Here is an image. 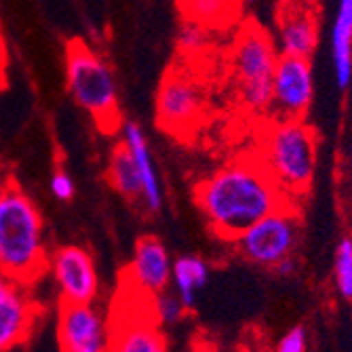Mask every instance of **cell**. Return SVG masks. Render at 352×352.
Wrapping results in <instances>:
<instances>
[{
    "label": "cell",
    "instance_id": "cell-24",
    "mask_svg": "<svg viewBox=\"0 0 352 352\" xmlns=\"http://www.w3.org/2000/svg\"><path fill=\"white\" fill-rule=\"evenodd\" d=\"M51 192L59 201H70L74 197V182L66 171H57L51 177Z\"/></svg>",
    "mask_w": 352,
    "mask_h": 352
},
{
    "label": "cell",
    "instance_id": "cell-12",
    "mask_svg": "<svg viewBox=\"0 0 352 352\" xmlns=\"http://www.w3.org/2000/svg\"><path fill=\"white\" fill-rule=\"evenodd\" d=\"M25 287L0 272V352L21 344L34 325V304Z\"/></svg>",
    "mask_w": 352,
    "mask_h": 352
},
{
    "label": "cell",
    "instance_id": "cell-27",
    "mask_svg": "<svg viewBox=\"0 0 352 352\" xmlns=\"http://www.w3.org/2000/svg\"><path fill=\"white\" fill-rule=\"evenodd\" d=\"M199 352H211V350H205V348H203V350H199Z\"/></svg>",
    "mask_w": 352,
    "mask_h": 352
},
{
    "label": "cell",
    "instance_id": "cell-18",
    "mask_svg": "<svg viewBox=\"0 0 352 352\" xmlns=\"http://www.w3.org/2000/svg\"><path fill=\"white\" fill-rule=\"evenodd\" d=\"M207 278H209V266L205 264V260L197 258V255H184V258L173 262L171 280L186 308H192L197 304V294L207 285Z\"/></svg>",
    "mask_w": 352,
    "mask_h": 352
},
{
    "label": "cell",
    "instance_id": "cell-25",
    "mask_svg": "<svg viewBox=\"0 0 352 352\" xmlns=\"http://www.w3.org/2000/svg\"><path fill=\"white\" fill-rule=\"evenodd\" d=\"M274 268H276V272H278V274L287 276V274H294V270H296V262H294V258H285V260H283L280 264H276Z\"/></svg>",
    "mask_w": 352,
    "mask_h": 352
},
{
    "label": "cell",
    "instance_id": "cell-13",
    "mask_svg": "<svg viewBox=\"0 0 352 352\" xmlns=\"http://www.w3.org/2000/svg\"><path fill=\"white\" fill-rule=\"evenodd\" d=\"M110 352H167L165 338L148 312L129 308L110 327Z\"/></svg>",
    "mask_w": 352,
    "mask_h": 352
},
{
    "label": "cell",
    "instance_id": "cell-9",
    "mask_svg": "<svg viewBox=\"0 0 352 352\" xmlns=\"http://www.w3.org/2000/svg\"><path fill=\"white\" fill-rule=\"evenodd\" d=\"M57 340L61 352H110V329L91 302H63L57 318Z\"/></svg>",
    "mask_w": 352,
    "mask_h": 352
},
{
    "label": "cell",
    "instance_id": "cell-6",
    "mask_svg": "<svg viewBox=\"0 0 352 352\" xmlns=\"http://www.w3.org/2000/svg\"><path fill=\"white\" fill-rule=\"evenodd\" d=\"M234 243L245 260L274 268L285 258H292L298 245V217L287 207L276 209L255 221Z\"/></svg>",
    "mask_w": 352,
    "mask_h": 352
},
{
    "label": "cell",
    "instance_id": "cell-4",
    "mask_svg": "<svg viewBox=\"0 0 352 352\" xmlns=\"http://www.w3.org/2000/svg\"><path fill=\"white\" fill-rule=\"evenodd\" d=\"M66 78L72 98L85 108L98 129L112 135L120 126L116 82L108 63L85 41L72 38L66 45Z\"/></svg>",
    "mask_w": 352,
    "mask_h": 352
},
{
    "label": "cell",
    "instance_id": "cell-8",
    "mask_svg": "<svg viewBox=\"0 0 352 352\" xmlns=\"http://www.w3.org/2000/svg\"><path fill=\"white\" fill-rule=\"evenodd\" d=\"M314 98L310 59L278 55L272 74V108L278 118H304Z\"/></svg>",
    "mask_w": 352,
    "mask_h": 352
},
{
    "label": "cell",
    "instance_id": "cell-16",
    "mask_svg": "<svg viewBox=\"0 0 352 352\" xmlns=\"http://www.w3.org/2000/svg\"><path fill=\"white\" fill-rule=\"evenodd\" d=\"M331 57L338 87L348 89L352 80V0H340L331 28Z\"/></svg>",
    "mask_w": 352,
    "mask_h": 352
},
{
    "label": "cell",
    "instance_id": "cell-11",
    "mask_svg": "<svg viewBox=\"0 0 352 352\" xmlns=\"http://www.w3.org/2000/svg\"><path fill=\"white\" fill-rule=\"evenodd\" d=\"M278 43L283 55L310 59L318 43V9L314 0H283L278 9Z\"/></svg>",
    "mask_w": 352,
    "mask_h": 352
},
{
    "label": "cell",
    "instance_id": "cell-2",
    "mask_svg": "<svg viewBox=\"0 0 352 352\" xmlns=\"http://www.w3.org/2000/svg\"><path fill=\"white\" fill-rule=\"evenodd\" d=\"M49 268L38 207L17 186L0 201V272L32 285Z\"/></svg>",
    "mask_w": 352,
    "mask_h": 352
},
{
    "label": "cell",
    "instance_id": "cell-14",
    "mask_svg": "<svg viewBox=\"0 0 352 352\" xmlns=\"http://www.w3.org/2000/svg\"><path fill=\"white\" fill-rule=\"evenodd\" d=\"M171 272L173 264L165 245L156 236H142L135 245V255L129 270L133 285L150 296H156L167 289Z\"/></svg>",
    "mask_w": 352,
    "mask_h": 352
},
{
    "label": "cell",
    "instance_id": "cell-26",
    "mask_svg": "<svg viewBox=\"0 0 352 352\" xmlns=\"http://www.w3.org/2000/svg\"><path fill=\"white\" fill-rule=\"evenodd\" d=\"M7 188H9V184L0 177V201H3V197H5V192H7Z\"/></svg>",
    "mask_w": 352,
    "mask_h": 352
},
{
    "label": "cell",
    "instance_id": "cell-15",
    "mask_svg": "<svg viewBox=\"0 0 352 352\" xmlns=\"http://www.w3.org/2000/svg\"><path fill=\"white\" fill-rule=\"evenodd\" d=\"M122 142L129 148L140 179H142V201L148 211L156 213L163 207V188L161 179H158L156 167H154V158L148 146V140L142 131V126L138 122H124L122 126Z\"/></svg>",
    "mask_w": 352,
    "mask_h": 352
},
{
    "label": "cell",
    "instance_id": "cell-23",
    "mask_svg": "<svg viewBox=\"0 0 352 352\" xmlns=\"http://www.w3.org/2000/svg\"><path fill=\"white\" fill-rule=\"evenodd\" d=\"M306 346H308L306 329L302 325H298L280 338L276 352H306Z\"/></svg>",
    "mask_w": 352,
    "mask_h": 352
},
{
    "label": "cell",
    "instance_id": "cell-20",
    "mask_svg": "<svg viewBox=\"0 0 352 352\" xmlns=\"http://www.w3.org/2000/svg\"><path fill=\"white\" fill-rule=\"evenodd\" d=\"M336 287L342 298L352 300V239H342L336 249Z\"/></svg>",
    "mask_w": 352,
    "mask_h": 352
},
{
    "label": "cell",
    "instance_id": "cell-7",
    "mask_svg": "<svg viewBox=\"0 0 352 352\" xmlns=\"http://www.w3.org/2000/svg\"><path fill=\"white\" fill-rule=\"evenodd\" d=\"M203 108L205 98L201 85L188 72L169 70L156 95L158 126L171 135L186 138L197 129Z\"/></svg>",
    "mask_w": 352,
    "mask_h": 352
},
{
    "label": "cell",
    "instance_id": "cell-1",
    "mask_svg": "<svg viewBox=\"0 0 352 352\" xmlns=\"http://www.w3.org/2000/svg\"><path fill=\"white\" fill-rule=\"evenodd\" d=\"M283 188L258 158H239L197 186V205L217 239L236 241L255 221L287 207Z\"/></svg>",
    "mask_w": 352,
    "mask_h": 352
},
{
    "label": "cell",
    "instance_id": "cell-3",
    "mask_svg": "<svg viewBox=\"0 0 352 352\" xmlns=\"http://www.w3.org/2000/svg\"><path fill=\"white\" fill-rule=\"evenodd\" d=\"M262 163L287 197L304 195L316 169V138L302 118H276L262 140Z\"/></svg>",
    "mask_w": 352,
    "mask_h": 352
},
{
    "label": "cell",
    "instance_id": "cell-22",
    "mask_svg": "<svg viewBox=\"0 0 352 352\" xmlns=\"http://www.w3.org/2000/svg\"><path fill=\"white\" fill-rule=\"evenodd\" d=\"M152 306H154V314H156L158 321L169 323V325L177 323L179 318L184 316V310H186L179 296H173V294H167V292L156 294Z\"/></svg>",
    "mask_w": 352,
    "mask_h": 352
},
{
    "label": "cell",
    "instance_id": "cell-17",
    "mask_svg": "<svg viewBox=\"0 0 352 352\" xmlns=\"http://www.w3.org/2000/svg\"><path fill=\"white\" fill-rule=\"evenodd\" d=\"M184 19L205 25L207 30H223L236 21L239 0H177Z\"/></svg>",
    "mask_w": 352,
    "mask_h": 352
},
{
    "label": "cell",
    "instance_id": "cell-21",
    "mask_svg": "<svg viewBox=\"0 0 352 352\" xmlns=\"http://www.w3.org/2000/svg\"><path fill=\"white\" fill-rule=\"evenodd\" d=\"M209 45V30L201 23L184 19L179 32H177V49L184 55H199Z\"/></svg>",
    "mask_w": 352,
    "mask_h": 352
},
{
    "label": "cell",
    "instance_id": "cell-10",
    "mask_svg": "<svg viewBox=\"0 0 352 352\" xmlns=\"http://www.w3.org/2000/svg\"><path fill=\"white\" fill-rule=\"evenodd\" d=\"M51 268L63 302L89 304L98 296V270H95L93 258L82 247L70 245L57 249L53 253Z\"/></svg>",
    "mask_w": 352,
    "mask_h": 352
},
{
    "label": "cell",
    "instance_id": "cell-5",
    "mask_svg": "<svg viewBox=\"0 0 352 352\" xmlns=\"http://www.w3.org/2000/svg\"><path fill=\"white\" fill-rule=\"evenodd\" d=\"M278 61L270 34L255 23H247L234 41L232 70L239 98L253 114H266L272 108V74Z\"/></svg>",
    "mask_w": 352,
    "mask_h": 352
},
{
    "label": "cell",
    "instance_id": "cell-19",
    "mask_svg": "<svg viewBox=\"0 0 352 352\" xmlns=\"http://www.w3.org/2000/svg\"><path fill=\"white\" fill-rule=\"evenodd\" d=\"M108 179L112 188L126 201L142 199V179H140L133 156L124 142L112 150L110 165H108Z\"/></svg>",
    "mask_w": 352,
    "mask_h": 352
}]
</instances>
